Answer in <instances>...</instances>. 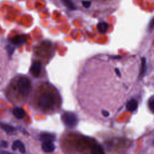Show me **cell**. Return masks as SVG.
I'll return each instance as SVG.
<instances>
[{
    "label": "cell",
    "instance_id": "cell-8",
    "mask_svg": "<svg viewBox=\"0 0 154 154\" xmlns=\"http://www.w3.org/2000/svg\"><path fill=\"white\" fill-rule=\"evenodd\" d=\"M11 43L14 45H20L26 42L25 37L23 35H17L11 39Z\"/></svg>",
    "mask_w": 154,
    "mask_h": 154
},
{
    "label": "cell",
    "instance_id": "cell-13",
    "mask_svg": "<svg viewBox=\"0 0 154 154\" xmlns=\"http://www.w3.org/2000/svg\"><path fill=\"white\" fill-rule=\"evenodd\" d=\"M64 5L70 10H76V7L71 0H61Z\"/></svg>",
    "mask_w": 154,
    "mask_h": 154
},
{
    "label": "cell",
    "instance_id": "cell-15",
    "mask_svg": "<svg viewBox=\"0 0 154 154\" xmlns=\"http://www.w3.org/2000/svg\"><path fill=\"white\" fill-rule=\"evenodd\" d=\"M8 146V142L5 140L0 141V147L1 148H7Z\"/></svg>",
    "mask_w": 154,
    "mask_h": 154
},
{
    "label": "cell",
    "instance_id": "cell-11",
    "mask_svg": "<svg viewBox=\"0 0 154 154\" xmlns=\"http://www.w3.org/2000/svg\"><path fill=\"white\" fill-rule=\"evenodd\" d=\"M97 29L100 33H105L108 28V24L105 22H100L97 25Z\"/></svg>",
    "mask_w": 154,
    "mask_h": 154
},
{
    "label": "cell",
    "instance_id": "cell-5",
    "mask_svg": "<svg viewBox=\"0 0 154 154\" xmlns=\"http://www.w3.org/2000/svg\"><path fill=\"white\" fill-rule=\"evenodd\" d=\"M42 150L46 153L52 152L55 149L52 141H44L42 144Z\"/></svg>",
    "mask_w": 154,
    "mask_h": 154
},
{
    "label": "cell",
    "instance_id": "cell-16",
    "mask_svg": "<svg viewBox=\"0 0 154 154\" xmlns=\"http://www.w3.org/2000/svg\"><path fill=\"white\" fill-rule=\"evenodd\" d=\"M82 4L85 8H88L91 5V2L89 1H83Z\"/></svg>",
    "mask_w": 154,
    "mask_h": 154
},
{
    "label": "cell",
    "instance_id": "cell-6",
    "mask_svg": "<svg viewBox=\"0 0 154 154\" xmlns=\"http://www.w3.org/2000/svg\"><path fill=\"white\" fill-rule=\"evenodd\" d=\"M0 128L8 135H13L16 132V129L13 126L3 122H0Z\"/></svg>",
    "mask_w": 154,
    "mask_h": 154
},
{
    "label": "cell",
    "instance_id": "cell-17",
    "mask_svg": "<svg viewBox=\"0 0 154 154\" xmlns=\"http://www.w3.org/2000/svg\"><path fill=\"white\" fill-rule=\"evenodd\" d=\"M7 51H8V52L9 54H12L13 52V51H14L13 48L11 47V46H7Z\"/></svg>",
    "mask_w": 154,
    "mask_h": 154
},
{
    "label": "cell",
    "instance_id": "cell-12",
    "mask_svg": "<svg viewBox=\"0 0 154 154\" xmlns=\"http://www.w3.org/2000/svg\"><path fill=\"white\" fill-rule=\"evenodd\" d=\"M55 138L54 136L48 134V133H43L40 135V140L44 141H53L54 139Z\"/></svg>",
    "mask_w": 154,
    "mask_h": 154
},
{
    "label": "cell",
    "instance_id": "cell-14",
    "mask_svg": "<svg viewBox=\"0 0 154 154\" xmlns=\"http://www.w3.org/2000/svg\"><path fill=\"white\" fill-rule=\"evenodd\" d=\"M153 103H154V100H153V97L152 96L150 99L149 102V107L152 112H153V106H154Z\"/></svg>",
    "mask_w": 154,
    "mask_h": 154
},
{
    "label": "cell",
    "instance_id": "cell-7",
    "mask_svg": "<svg viewBox=\"0 0 154 154\" xmlns=\"http://www.w3.org/2000/svg\"><path fill=\"white\" fill-rule=\"evenodd\" d=\"M11 148L13 150L18 149L20 153H25L26 152L24 144L20 140H15L14 141H13Z\"/></svg>",
    "mask_w": 154,
    "mask_h": 154
},
{
    "label": "cell",
    "instance_id": "cell-10",
    "mask_svg": "<svg viewBox=\"0 0 154 154\" xmlns=\"http://www.w3.org/2000/svg\"><path fill=\"white\" fill-rule=\"evenodd\" d=\"M13 114L14 115V116L17 119H22L25 115V112L23 110V109H22V108L20 107H16L14 109H13Z\"/></svg>",
    "mask_w": 154,
    "mask_h": 154
},
{
    "label": "cell",
    "instance_id": "cell-2",
    "mask_svg": "<svg viewBox=\"0 0 154 154\" xmlns=\"http://www.w3.org/2000/svg\"><path fill=\"white\" fill-rule=\"evenodd\" d=\"M17 88L20 94L23 96H28L31 90L30 79L26 76L20 77L17 82Z\"/></svg>",
    "mask_w": 154,
    "mask_h": 154
},
{
    "label": "cell",
    "instance_id": "cell-3",
    "mask_svg": "<svg viewBox=\"0 0 154 154\" xmlns=\"http://www.w3.org/2000/svg\"><path fill=\"white\" fill-rule=\"evenodd\" d=\"M62 120L64 125L69 128L76 126L78 122V119L75 114L71 112H66L62 115Z\"/></svg>",
    "mask_w": 154,
    "mask_h": 154
},
{
    "label": "cell",
    "instance_id": "cell-4",
    "mask_svg": "<svg viewBox=\"0 0 154 154\" xmlns=\"http://www.w3.org/2000/svg\"><path fill=\"white\" fill-rule=\"evenodd\" d=\"M41 70H42V64L38 61L34 62L32 64L29 70L31 74L35 77H37L40 75Z\"/></svg>",
    "mask_w": 154,
    "mask_h": 154
},
{
    "label": "cell",
    "instance_id": "cell-18",
    "mask_svg": "<svg viewBox=\"0 0 154 154\" xmlns=\"http://www.w3.org/2000/svg\"><path fill=\"white\" fill-rule=\"evenodd\" d=\"M10 153V152L7 151H2V150L0 151V153Z\"/></svg>",
    "mask_w": 154,
    "mask_h": 154
},
{
    "label": "cell",
    "instance_id": "cell-1",
    "mask_svg": "<svg viewBox=\"0 0 154 154\" xmlns=\"http://www.w3.org/2000/svg\"><path fill=\"white\" fill-rule=\"evenodd\" d=\"M56 100L57 97L52 91L50 90L43 91L38 97V106L43 111L53 110L57 104Z\"/></svg>",
    "mask_w": 154,
    "mask_h": 154
},
{
    "label": "cell",
    "instance_id": "cell-9",
    "mask_svg": "<svg viewBox=\"0 0 154 154\" xmlns=\"http://www.w3.org/2000/svg\"><path fill=\"white\" fill-rule=\"evenodd\" d=\"M126 109L128 111H130L133 112L135 111L138 108V102L135 99H132L129 101H128L126 103Z\"/></svg>",
    "mask_w": 154,
    "mask_h": 154
}]
</instances>
